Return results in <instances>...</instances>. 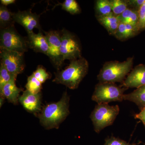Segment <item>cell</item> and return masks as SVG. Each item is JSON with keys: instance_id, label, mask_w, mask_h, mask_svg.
Returning a JSON list of instances; mask_svg holds the SVG:
<instances>
[{"instance_id": "17", "label": "cell", "mask_w": 145, "mask_h": 145, "mask_svg": "<svg viewBox=\"0 0 145 145\" xmlns=\"http://www.w3.org/2000/svg\"><path fill=\"white\" fill-rule=\"evenodd\" d=\"M124 100L135 103L140 110L145 107V85L124 95Z\"/></svg>"}, {"instance_id": "2", "label": "cell", "mask_w": 145, "mask_h": 145, "mask_svg": "<svg viewBox=\"0 0 145 145\" xmlns=\"http://www.w3.org/2000/svg\"><path fill=\"white\" fill-rule=\"evenodd\" d=\"M88 70V61L82 57L71 61L69 65L65 69L56 72L52 81L64 85L70 89H76L87 74Z\"/></svg>"}, {"instance_id": "5", "label": "cell", "mask_w": 145, "mask_h": 145, "mask_svg": "<svg viewBox=\"0 0 145 145\" xmlns=\"http://www.w3.org/2000/svg\"><path fill=\"white\" fill-rule=\"evenodd\" d=\"M127 89L115 83L99 82L95 86L91 99L98 104L122 102L124 100V93Z\"/></svg>"}, {"instance_id": "18", "label": "cell", "mask_w": 145, "mask_h": 145, "mask_svg": "<svg viewBox=\"0 0 145 145\" xmlns=\"http://www.w3.org/2000/svg\"><path fill=\"white\" fill-rule=\"evenodd\" d=\"M117 18L121 22L132 25L138 28L139 11L128 8Z\"/></svg>"}, {"instance_id": "30", "label": "cell", "mask_w": 145, "mask_h": 145, "mask_svg": "<svg viewBox=\"0 0 145 145\" xmlns=\"http://www.w3.org/2000/svg\"><path fill=\"white\" fill-rule=\"evenodd\" d=\"M0 1L1 5L7 7V6L14 3L16 2V1L15 0H1Z\"/></svg>"}, {"instance_id": "4", "label": "cell", "mask_w": 145, "mask_h": 145, "mask_svg": "<svg viewBox=\"0 0 145 145\" xmlns=\"http://www.w3.org/2000/svg\"><path fill=\"white\" fill-rule=\"evenodd\" d=\"M119 111L118 105L110 106L108 104H97L90 117L95 132L100 133L105 128L113 124Z\"/></svg>"}, {"instance_id": "28", "label": "cell", "mask_w": 145, "mask_h": 145, "mask_svg": "<svg viewBox=\"0 0 145 145\" xmlns=\"http://www.w3.org/2000/svg\"><path fill=\"white\" fill-rule=\"evenodd\" d=\"M145 18V2L139 10V23L138 28L140 32L142 31L143 22Z\"/></svg>"}, {"instance_id": "3", "label": "cell", "mask_w": 145, "mask_h": 145, "mask_svg": "<svg viewBox=\"0 0 145 145\" xmlns=\"http://www.w3.org/2000/svg\"><path fill=\"white\" fill-rule=\"evenodd\" d=\"M133 60L134 57H130L123 62L114 61L105 63L97 76L99 82L121 84L132 70Z\"/></svg>"}, {"instance_id": "31", "label": "cell", "mask_w": 145, "mask_h": 145, "mask_svg": "<svg viewBox=\"0 0 145 145\" xmlns=\"http://www.w3.org/2000/svg\"><path fill=\"white\" fill-rule=\"evenodd\" d=\"M5 98L4 96L1 95V99H0V105L1 107L3 105V104L4 102V100Z\"/></svg>"}, {"instance_id": "21", "label": "cell", "mask_w": 145, "mask_h": 145, "mask_svg": "<svg viewBox=\"0 0 145 145\" xmlns=\"http://www.w3.org/2000/svg\"><path fill=\"white\" fill-rule=\"evenodd\" d=\"M62 7V9L74 15L80 14L81 9L77 1L75 0H65L62 3H59Z\"/></svg>"}, {"instance_id": "23", "label": "cell", "mask_w": 145, "mask_h": 145, "mask_svg": "<svg viewBox=\"0 0 145 145\" xmlns=\"http://www.w3.org/2000/svg\"><path fill=\"white\" fill-rule=\"evenodd\" d=\"M42 83L31 74L27 78L25 88L26 89L33 94L40 93L42 89Z\"/></svg>"}, {"instance_id": "29", "label": "cell", "mask_w": 145, "mask_h": 145, "mask_svg": "<svg viewBox=\"0 0 145 145\" xmlns=\"http://www.w3.org/2000/svg\"><path fill=\"white\" fill-rule=\"evenodd\" d=\"M135 119H139L142 122L145 127V107L141 110V112L138 114L134 115Z\"/></svg>"}, {"instance_id": "1", "label": "cell", "mask_w": 145, "mask_h": 145, "mask_svg": "<svg viewBox=\"0 0 145 145\" xmlns=\"http://www.w3.org/2000/svg\"><path fill=\"white\" fill-rule=\"evenodd\" d=\"M69 96L67 91L58 102L48 104L38 114L40 123L46 129L58 128L69 114Z\"/></svg>"}, {"instance_id": "26", "label": "cell", "mask_w": 145, "mask_h": 145, "mask_svg": "<svg viewBox=\"0 0 145 145\" xmlns=\"http://www.w3.org/2000/svg\"><path fill=\"white\" fill-rule=\"evenodd\" d=\"M138 144H130L124 140L111 136L106 139L104 145H137Z\"/></svg>"}, {"instance_id": "19", "label": "cell", "mask_w": 145, "mask_h": 145, "mask_svg": "<svg viewBox=\"0 0 145 145\" xmlns=\"http://www.w3.org/2000/svg\"><path fill=\"white\" fill-rule=\"evenodd\" d=\"M13 13L11 12L7 7L0 6V27L1 29L6 28L14 26L15 22L13 20Z\"/></svg>"}, {"instance_id": "12", "label": "cell", "mask_w": 145, "mask_h": 145, "mask_svg": "<svg viewBox=\"0 0 145 145\" xmlns=\"http://www.w3.org/2000/svg\"><path fill=\"white\" fill-rule=\"evenodd\" d=\"M19 101L24 108L29 112L36 114L41 110L40 92L34 94L26 89L19 97Z\"/></svg>"}, {"instance_id": "8", "label": "cell", "mask_w": 145, "mask_h": 145, "mask_svg": "<svg viewBox=\"0 0 145 145\" xmlns=\"http://www.w3.org/2000/svg\"><path fill=\"white\" fill-rule=\"evenodd\" d=\"M1 64L12 74L18 76L25 68L24 53L0 48Z\"/></svg>"}, {"instance_id": "6", "label": "cell", "mask_w": 145, "mask_h": 145, "mask_svg": "<svg viewBox=\"0 0 145 145\" xmlns=\"http://www.w3.org/2000/svg\"><path fill=\"white\" fill-rule=\"evenodd\" d=\"M0 48L24 53L28 50V42L18 33L15 26L1 29Z\"/></svg>"}, {"instance_id": "9", "label": "cell", "mask_w": 145, "mask_h": 145, "mask_svg": "<svg viewBox=\"0 0 145 145\" xmlns=\"http://www.w3.org/2000/svg\"><path fill=\"white\" fill-rule=\"evenodd\" d=\"M44 32L48 45V50L47 55L49 57L50 61L54 67L57 70H59L64 62L60 50L61 32L57 31Z\"/></svg>"}, {"instance_id": "14", "label": "cell", "mask_w": 145, "mask_h": 145, "mask_svg": "<svg viewBox=\"0 0 145 145\" xmlns=\"http://www.w3.org/2000/svg\"><path fill=\"white\" fill-rule=\"evenodd\" d=\"M16 80L10 81L0 89V93L7 99L8 102L15 105H18L20 93L22 91V88L16 86Z\"/></svg>"}, {"instance_id": "10", "label": "cell", "mask_w": 145, "mask_h": 145, "mask_svg": "<svg viewBox=\"0 0 145 145\" xmlns=\"http://www.w3.org/2000/svg\"><path fill=\"white\" fill-rule=\"evenodd\" d=\"M40 15L31 12V10L18 11L13 13V20L15 22L22 25L26 30L27 33L33 31L34 28L38 29L42 31L40 24Z\"/></svg>"}, {"instance_id": "13", "label": "cell", "mask_w": 145, "mask_h": 145, "mask_svg": "<svg viewBox=\"0 0 145 145\" xmlns=\"http://www.w3.org/2000/svg\"><path fill=\"white\" fill-rule=\"evenodd\" d=\"M27 39L29 48L35 52H41L47 55L48 50V42L42 31H39L38 34L33 31L28 33Z\"/></svg>"}, {"instance_id": "27", "label": "cell", "mask_w": 145, "mask_h": 145, "mask_svg": "<svg viewBox=\"0 0 145 145\" xmlns=\"http://www.w3.org/2000/svg\"><path fill=\"white\" fill-rule=\"evenodd\" d=\"M128 8L139 11L145 0H127Z\"/></svg>"}, {"instance_id": "32", "label": "cell", "mask_w": 145, "mask_h": 145, "mask_svg": "<svg viewBox=\"0 0 145 145\" xmlns=\"http://www.w3.org/2000/svg\"><path fill=\"white\" fill-rule=\"evenodd\" d=\"M144 30H145V18L144 20V22H143L142 27V31Z\"/></svg>"}, {"instance_id": "20", "label": "cell", "mask_w": 145, "mask_h": 145, "mask_svg": "<svg viewBox=\"0 0 145 145\" xmlns=\"http://www.w3.org/2000/svg\"><path fill=\"white\" fill-rule=\"evenodd\" d=\"M96 17H103L112 14L110 0H97L95 1Z\"/></svg>"}, {"instance_id": "15", "label": "cell", "mask_w": 145, "mask_h": 145, "mask_svg": "<svg viewBox=\"0 0 145 145\" xmlns=\"http://www.w3.org/2000/svg\"><path fill=\"white\" fill-rule=\"evenodd\" d=\"M140 32L137 27L121 22L114 36L117 40L124 41L133 38Z\"/></svg>"}, {"instance_id": "7", "label": "cell", "mask_w": 145, "mask_h": 145, "mask_svg": "<svg viewBox=\"0 0 145 145\" xmlns=\"http://www.w3.org/2000/svg\"><path fill=\"white\" fill-rule=\"evenodd\" d=\"M61 33L60 50L64 61H72L82 57L80 46L74 34L65 29Z\"/></svg>"}, {"instance_id": "11", "label": "cell", "mask_w": 145, "mask_h": 145, "mask_svg": "<svg viewBox=\"0 0 145 145\" xmlns=\"http://www.w3.org/2000/svg\"><path fill=\"white\" fill-rule=\"evenodd\" d=\"M145 85V65L140 64L131 71L121 86L127 89L139 88Z\"/></svg>"}, {"instance_id": "16", "label": "cell", "mask_w": 145, "mask_h": 145, "mask_svg": "<svg viewBox=\"0 0 145 145\" xmlns=\"http://www.w3.org/2000/svg\"><path fill=\"white\" fill-rule=\"evenodd\" d=\"M99 23L106 29L109 34L114 36L121 22L114 14L103 17H96Z\"/></svg>"}, {"instance_id": "24", "label": "cell", "mask_w": 145, "mask_h": 145, "mask_svg": "<svg viewBox=\"0 0 145 145\" xmlns=\"http://www.w3.org/2000/svg\"><path fill=\"white\" fill-rule=\"evenodd\" d=\"M17 75L9 72L3 65H0V89L10 81L16 80Z\"/></svg>"}, {"instance_id": "25", "label": "cell", "mask_w": 145, "mask_h": 145, "mask_svg": "<svg viewBox=\"0 0 145 145\" xmlns=\"http://www.w3.org/2000/svg\"><path fill=\"white\" fill-rule=\"evenodd\" d=\"M32 74L42 84L44 83L50 78L49 73L47 72L44 68L41 65L39 66L36 70Z\"/></svg>"}, {"instance_id": "22", "label": "cell", "mask_w": 145, "mask_h": 145, "mask_svg": "<svg viewBox=\"0 0 145 145\" xmlns=\"http://www.w3.org/2000/svg\"><path fill=\"white\" fill-rule=\"evenodd\" d=\"M112 13L119 16L128 8L127 0H110Z\"/></svg>"}]
</instances>
